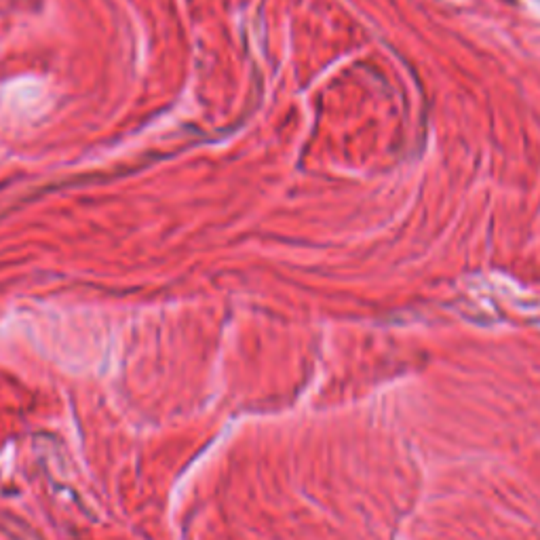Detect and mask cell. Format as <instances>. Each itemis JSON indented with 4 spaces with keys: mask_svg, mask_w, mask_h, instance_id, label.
Instances as JSON below:
<instances>
[{
    "mask_svg": "<svg viewBox=\"0 0 540 540\" xmlns=\"http://www.w3.org/2000/svg\"><path fill=\"white\" fill-rule=\"evenodd\" d=\"M45 108V89L41 83L19 81L9 87L7 93V110L11 117L32 119Z\"/></svg>",
    "mask_w": 540,
    "mask_h": 540,
    "instance_id": "cell-1",
    "label": "cell"
}]
</instances>
